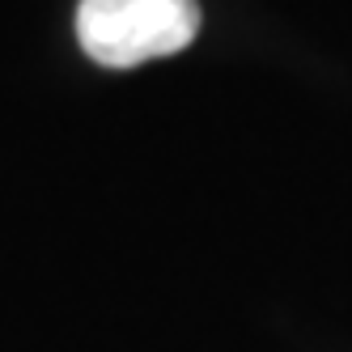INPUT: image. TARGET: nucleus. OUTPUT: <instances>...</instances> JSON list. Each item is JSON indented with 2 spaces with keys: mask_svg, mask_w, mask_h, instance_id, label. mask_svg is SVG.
<instances>
[{
  "mask_svg": "<svg viewBox=\"0 0 352 352\" xmlns=\"http://www.w3.org/2000/svg\"><path fill=\"white\" fill-rule=\"evenodd\" d=\"M199 34L195 0H81L77 38L107 68H136L174 56Z\"/></svg>",
  "mask_w": 352,
  "mask_h": 352,
  "instance_id": "f257e3e1",
  "label": "nucleus"
}]
</instances>
